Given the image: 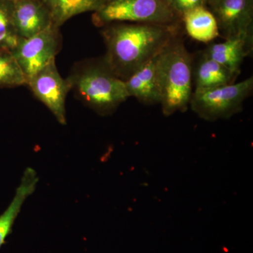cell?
I'll return each instance as SVG.
<instances>
[{
  "instance_id": "cell-3",
  "label": "cell",
  "mask_w": 253,
  "mask_h": 253,
  "mask_svg": "<svg viewBox=\"0 0 253 253\" xmlns=\"http://www.w3.org/2000/svg\"><path fill=\"white\" fill-rule=\"evenodd\" d=\"M71 81L73 85L76 84L82 99L101 115L113 113L129 97L126 82L117 77L105 63L104 66L86 68Z\"/></svg>"
},
{
  "instance_id": "cell-19",
  "label": "cell",
  "mask_w": 253,
  "mask_h": 253,
  "mask_svg": "<svg viewBox=\"0 0 253 253\" xmlns=\"http://www.w3.org/2000/svg\"><path fill=\"white\" fill-rule=\"evenodd\" d=\"M208 1H210V2L211 3V4H214V3L216 2V1H217L218 0H208Z\"/></svg>"
},
{
  "instance_id": "cell-2",
  "label": "cell",
  "mask_w": 253,
  "mask_h": 253,
  "mask_svg": "<svg viewBox=\"0 0 253 253\" xmlns=\"http://www.w3.org/2000/svg\"><path fill=\"white\" fill-rule=\"evenodd\" d=\"M192 56L175 38L160 56L158 64L160 104L165 116L188 109L192 96Z\"/></svg>"
},
{
  "instance_id": "cell-6",
  "label": "cell",
  "mask_w": 253,
  "mask_h": 253,
  "mask_svg": "<svg viewBox=\"0 0 253 253\" xmlns=\"http://www.w3.org/2000/svg\"><path fill=\"white\" fill-rule=\"evenodd\" d=\"M58 49V28L51 25L36 36L20 38L17 46L11 52L28 83L35 75L55 61Z\"/></svg>"
},
{
  "instance_id": "cell-13",
  "label": "cell",
  "mask_w": 253,
  "mask_h": 253,
  "mask_svg": "<svg viewBox=\"0 0 253 253\" xmlns=\"http://www.w3.org/2000/svg\"><path fill=\"white\" fill-rule=\"evenodd\" d=\"M183 18L186 32L196 41L209 42L219 36L215 16L203 5L185 11Z\"/></svg>"
},
{
  "instance_id": "cell-20",
  "label": "cell",
  "mask_w": 253,
  "mask_h": 253,
  "mask_svg": "<svg viewBox=\"0 0 253 253\" xmlns=\"http://www.w3.org/2000/svg\"><path fill=\"white\" fill-rule=\"evenodd\" d=\"M113 1V0H105V3L108 2V1Z\"/></svg>"
},
{
  "instance_id": "cell-8",
  "label": "cell",
  "mask_w": 253,
  "mask_h": 253,
  "mask_svg": "<svg viewBox=\"0 0 253 253\" xmlns=\"http://www.w3.org/2000/svg\"><path fill=\"white\" fill-rule=\"evenodd\" d=\"M212 6L219 33L225 39L253 33L252 0H218Z\"/></svg>"
},
{
  "instance_id": "cell-14",
  "label": "cell",
  "mask_w": 253,
  "mask_h": 253,
  "mask_svg": "<svg viewBox=\"0 0 253 253\" xmlns=\"http://www.w3.org/2000/svg\"><path fill=\"white\" fill-rule=\"evenodd\" d=\"M237 76L204 52L195 70L196 89H210L233 84Z\"/></svg>"
},
{
  "instance_id": "cell-9",
  "label": "cell",
  "mask_w": 253,
  "mask_h": 253,
  "mask_svg": "<svg viewBox=\"0 0 253 253\" xmlns=\"http://www.w3.org/2000/svg\"><path fill=\"white\" fill-rule=\"evenodd\" d=\"M13 24L20 38H28L54 25L41 0L13 1Z\"/></svg>"
},
{
  "instance_id": "cell-18",
  "label": "cell",
  "mask_w": 253,
  "mask_h": 253,
  "mask_svg": "<svg viewBox=\"0 0 253 253\" xmlns=\"http://www.w3.org/2000/svg\"><path fill=\"white\" fill-rule=\"evenodd\" d=\"M203 0H168L169 5L174 11L184 14L188 10L196 6H202Z\"/></svg>"
},
{
  "instance_id": "cell-10",
  "label": "cell",
  "mask_w": 253,
  "mask_h": 253,
  "mask_svg": "<svg viewBox=\"0 0 253 253\" xmlns=\"http://www.w3.org/2000/svg\"><path fill=\"white\" fill-rule=\"evenodd\" d=\"M161 51L125 81L129 97L134 96L145 104H160L158 64Z\"/></svg>"
},
{
  "instance_id": "cell-15",
  "label": "cell",
  "mask_w": 253,
  "mask_h": 253,
  "mask_svg": "<svg viewBox=\"0 0 253 253\" xmlns=\"http://www.w3.org/2000/svg\"><path fill=\"white\" fill-rule=\"evenodd\" d=\"M49 11L53 24L60 26L77 15L96 11L105 0H41Z\"/></svg>"
},
{
  "instance_id": "cell-16",
  "label": "cell",
  "mask_w": 253,
  "mask_h": 253,
  "mask_svg": "<svg viewBox=\"0 0 253 253\" xmlns=\"http://www.w3.org/2000/svg\"><path fill=\"white\" fill-rule=\"evenodd\" d=\"M27 84L22 70L9 50L0 49V87Z\"/></svg>"
},
{
  "instance_id": "cell-1",
  "label": "cell",
  "mask_w": 253,
  "mask_h": 253,
  "mask_svg": "<svg viewBox=\"0 0 253 253\" xmlns=\"http://www.w3.org/2000/svg\"><path fill=\"white\" fill-rule=\"evenodd\" d=\"M104 36L107 46L105 64L125 81L174 38L167 26L148 23L113 26Z\"/></svg>"
},
{
  "instance_id": "cell-21",
  "label": "cell",
  "mask_w": 253,
  "mask_h": 253,
  "mask_svg": "<svg viewBox=\"0 0 253 253\" xmlns=\"http://www.w3.org/2000/svg\"><path fill=\"white\" fill-rule=\"evenodd\" d=\"M10 1H16V0H10Z\"/></svg>"
},
{
  "instance_id": "cell-17",
  "label": "cell",
  "mask_w": 253,
  "mask_h": 253,
  "mask_svg": "<svg viewBox=\"0 0 253 253\" xmlns=\"http://www.w3.org/2000/svg\"><path fill=\"white\" fill-rule=\"evenodd\" d=\"M12 9L13 1L0 0V49L11 51L20 41L13 24Z\"/></svg>"
},
{
  "instance_id": "cell-12",
  "label": "cell",
  "mask_w": 253,
  "mask_h": 253,
  "mask_svg": "<svg viewBox=\"0 0 253 253\" xmlns=\"http://www.w3.org/2000/svg\"><path fill=\"white\" fill-rule=\"evenodd\" d=\"M38 181L39 178L36 171L31 168H26L14 199L4 212L0 214V250L12 233L15 221L21 212L25 201L36 191Z\"/></svg>"
},
{
  "instance_id": "cell-5",
  "label": "cell",
  "mask_w": 253,
  "mask_h": 253,
  "mask_svg": "<svg viewBox=\"0 0 253 253\" xmlns=\"http://www.w3.org/2000/svg\"><path fill=\"white\" fill-rule=\"evenodd\" d=\"M168 0H113L95 11L94 21L103 25L113 21H132L166 26L172 21Z\"/></svg>"
},
{
  "instance_id": "cell-4",
  "label": "cell",
  "mask_w": 253,
  "mask_h": 253,
  "mask_svg": "<svg viewBox=\"0 0 253 253\" xmlns=\"http://www.w3.org/2000/svg\"><path fill=\"white\" fill-rule=\"evenodd\" d=\"M253 89V77L217 87L195 89L189 105L194 113L206 121L229 118L241 111Z\"/></svg>"
},
{
  "instance_id": "cell-11",
  "label": "cell",
  "mask_w": 253,
  "mask_h": 253,
  "mask_svg": "<svg viewBox=\"0 0 253 253\" xmlns=\"http://www.w3.org/2000/svg\"><path fill=\"white\" fill-rule=\"evenodd\" d=\"M253 33H242L227 38L223 42L211 44L205 54L238 75L245 58L253 49Z\"/></svg>"
},
{
  "instance_id": "cell-7",
  "label": "cell",
  "mask_w": 253,
  "mask_h": 253,
  "mask_svg": "<svg viewBox=\"0 0 253 253\" xmlns=\"http://www.w3.org/2000/svg\"><path fill=\"white\" fill-rule=\"evenodd\" d=\"M27 84L35 96L45 105L59 123L66 124V99L68 91L73 86L72 82L61 77L55 61L32 77Z\"/></svg>"
}]
</instances>
